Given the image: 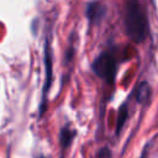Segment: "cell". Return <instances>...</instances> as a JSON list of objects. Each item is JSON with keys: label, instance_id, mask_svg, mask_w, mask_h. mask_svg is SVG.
<instances>
[{"label": "cell", "instance_id": "cell-1", "mask_svg": "<svg viewBox=\"0 0 158 158\" xmlns=\"http://www.w3.org/2000/svg\"><path fill=\"white\" fill-rule=\"evenodd\" d=\"M125 30L127 36L136 43L142 42L147 35V17L137 0H130L125 10Z\"/></svg>", "mask_w": 158, "mask_h": 158}, {"label": "cell", "instance_id": "cell-2", "mask_svg": "<svg viewBox=\"0 0 158 158\" xmlns=\"http://www.w3.org/2000/svg\"><path fill=\"white\" fill-rule=\"evenodd\" d=\"M91 69L101 79L109 83H112L116 75V70H117L116 59L111 53L104 52L99 57L95 58V60L91 64Z\"/></svg>", "mask_w": 158, "mask_h": 158}, {"label": "cell", "instance_id": "cell-3", "mask_svg": "<svg viewBox=\"0 0 158 158\" xmlns=\"http://www.w3.org/2000/svg\"><path fill=\"white\" fill-rule=\"evenodd\" d=\"M105 14H106V7L99 1L89 2L86 6V17L93 25L100 23Z\"/></svg>", "mask_w": 158, "mask_h": 158}, {"label": "cell", "instance_id": "cell-4", "mask_svg": "<svg viewBox=\"0 0 158 158\" xmlns=\"http://www.w3.org/2000/svg\"><path fill=\"white\" fill-rule=\"evenodd\" d=\"M46 69H47V79H46V85H44V90H43V95H46L48 88L51 86V78H52V62H51V53L48 51V46L46 47Z\"/></svg>", "mask_w": 158, "mask_h": 158}, {"label": "cell", "instance_id": "cell-5", "mask_svg": "<svg viewBox=\"0 0 158 158\" xmlns=\"http://www.w3.org/2000/svg\"><path fill=\"white\" fill-rule=\"evenodd\" d=\"M149 94H151V88L146 81H143L137 89V100L139 102H146L149 99Z\"/></svg>", "mask_w": 158, "mask_h": 158}, {"label": "cell", "instance_id": "cell-6", "mask_svg": "<svg viewBox=\"0 0 158 158\" xmlns=\"http://www.w3.org/2000/svg\"><path fill=\"white\" fill-rule=\"evenodd\" d=\"M127 116H128V111H127V106L126 105H122L120 109H118V115H117V125H116V133H118L122 128V126L125 125L126 120H127Z\"/></svg>", "mask_w": 158, "mask_h": 158}, {"label": "cell", "instance_id": "cell-7", "mask_svg": "<svg viewBox=\"0 0 158 158\" xmlns=\"http://www.w3.org/2000/svg\"><path fill=\"white\" fill-rule=\"evenodd\" d=\"M74 131H72V130H69L68 127H65V128H63L62 131H60V144H62V147L63 148H67L69 144H70V142H72V139H73V137H74Z\"/></svg>", "mask_w": 158, "mask_h": 158}, {"label": "cell", "instance_id": "cell-8", "mask_svg": "<svg viewBox=\"0 0 158 158\" xmlns=\"http://www.w3.org/2000/svg\"><path fill=\"white\" fill-rule=\"evenodd\" d=\"M98 158H111V151L106 147L101 148L99 152H98Z\"/></svg>", "mask_w": 158, "mask_h": 158}]
</instances>
